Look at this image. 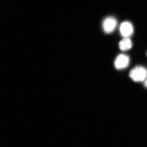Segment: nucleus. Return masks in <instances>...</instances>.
<instances>
[{
	"label": "nucleus",
	"mask_w": 147,
	"mask_h": 147,
	"mask_svg": "<svg viewBox=\"0 0 147 147\" xmlns=\"http://www.w3.org/2000/svg\"><path fill=\"white\" fill-rule=\"evenodd\" d=\"M129 76L135 82L145 81L147 77L146 69L142 66H137L132 69L129 72Z\"/></svg>",
	"instance_id": "f257e3e1"
},
{
	"label": "nucleus",
	"mask_w": 147,
	"mask_h": 147,
	"mask_svg": "<svg viewBox=\"0 0 147 147\" xmlns=\"http://www.w3.org/2000/svg\"><path fill=\"white\" fill-rule=\"evenodd\" d=\"M129 58L127 55L121 54L116 58L115 65L117 69H123L128 66L129 63Z\"/></svg>",
	"instance_id": "7ed1b4c3"
},
{
	"label": "nucleus",
	"mask_w": 147,
	"mask_h": 147,
	"mask_svg": "<svg viewBox=\"0 0 147 147\" xmlns=\"http://www.w3.org/2000/svg\"><path fill=\"white\" fill-rule=\"evenodd\" d=\"M117 21L113 17H108L105 18L102 23V28L104 31L107 33L112 32L115 29Z\"/></svg>",
	"instance_id": "f03ea898"
},
{
	"label": "nucleus",
	"mask_w": 147,
	"mask_h": 147,
	"mask_svg": "<svg viewBox=\"0 0 147 147\" xmlns=\"http://www.w3.org/2000/svg\"><path fill=\"white\" fill-rule=\"evenodd\" d=\"M144 85L146 88H147V78H146V79L145 80L144 84Z\"/></svg>",
	"instance_id": "423d86ee"
},
{
	"label": "nucleus",
	"mask_w": 147,
	"mask_h": 147,
	"mask_svg": "<svg viewBox=\"0 0 147 147\" xmlns=\"http://www.w3.org/2000/svg\"><path fill=\"white\" fill-rule=\"evenodd\" d=\"M132 46V42L128 38H125L119 43V47L121 50L126 51L131 49Z\"/></svg>",
	"instance_id": "39448f33"
},
{
	"label": "nucleus",
	"mask_w": 147,
	"mask_h": 147,
	"mask_svg": "<svg viewBox=\"0 0 147 147\" xmlns=\"http://www.w3.org/2000/svg\"><path fill=\"white\" fill-rule=\"evenodd\" d=\"M121 34L124 38L131 36L134 32V28L132 24L128 21H125L121 24L120 27Z\"/></svg>",
	"instance_id": "20e7f679"
}]
</instances>
